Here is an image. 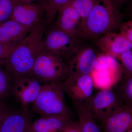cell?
<instances>
[{
  "instance_id": "1",
  "label": "cell",
  "mask_w": 132,
  "mask_h": 132,
  "mask_svg": "<svg viewBox=\"0 0 132 132\" xmlns=\"http://www.w3.org/2000/svg\"><path fill=\"white\" fill-rule=\"evenodd\" d=\"M46 29L43 22L35 28L16 46L2 65L12 77L30 75L42 50Z\"/></svg>"
},
{
  "instance_id": "2",
  "label": "cell",
  "mask_w": 132,
  "mask_h": 132,
  "mask_svg": "<svg viewBox=\"0 0 132 132\" xmlns=\"http://www.w3.org/2000/svg\"><path fill=\"white\" fill-rule=\"evenodd\" d=\"M122 15L113 0H96L82 26L81 38L97 39L121 25Z\"/></svg>"
},
{
  "instance_id": "3",
  "label": "cell",
  "mask_w": 132,
  "mask_h": 132,
  "mask_svg": "<svg viewBox=\"0 0 132 132\" xmlns=\"http://www.w3.org/2000/svg\"><path fill=\"white\" fill-rule=\"evenodd\" d=\"M63 82L42 85L37 98L32 105V111L40 116L54 115L71 116L65 99Z\"/></svg>"
},
{
  "instance_id": "4",
  "label": "cell",
  "mask_w": 132,
  "mask_h": 132,
  "mask_svg": "<svg viewBox=\"0 0 132 132\" xmlns=\"http://www.w3.org/2000/svg\"><path fill=\"white\" fill-rule=\"evenodd\" d=\"M69 75L68 65L66 61L42 49L29 76L43 85L64 82Z\"/></svg>"
},
{
  "instance_id": "5",
  "label": "cell",
  "mask_w": 132,
  "mask_h": 132,
  "mask_svg": "<svg viewBox=\"0 0 132 132\" xmlns=\"http://www.w3.org/2000/svg\"><path fill=\"white\" fill-rule=\"evenodd\" d=\"M79 41L52 24L45 30L42 40V50L67 61L80 47Z\"/></svg>"
},
{
  "instance_id": "6",
  "label": "cell",
  "mask_w": 132,
  "mask_h": 132,
  "mask_svg": "<svg viewBox=\"0 0 132 132\" xmlns=\"http://www.w3.org/2000/svg\"><path fill=\"white\" fill-rule=\"evenodd\" d=\"M123 104L116 91L105 88L93 95L88 105L95 119L101 121Z\"/></svg>"
},
{
  "instance_id": "7",
  "label": "cell",
  "mask_w": 132,
  "mask_h": 132,
  "mask_svg": "<svg viewBox=\"0 0 132 132\" xmlns=\"http://www.w3.org/2000/svg\"><path fill=\"white\" fill-rule=\"evenodd\" d=\"M65 93L74 106L88 104L93 95L94 82L92 75L69 76L63 82Z\"/></svg>"
},
{
  "instance_id": "8",
  "label": "cell",
  "mask_w": 132,
  "mask_h": 132,
  "mask_svg": "<svg viewBox=\"0 0 132 132\" xmlns=\"http://www.w3.org/2000/svg\"><path fill=\"white\" fill-rule=\"evenodd\" d=\"M45 12L43 0L37 3H16L10 19L23 26L34 28L43 22Z\"/></svg>"
},
{
  "instance_id": "9",
  "label": "cell",
  "mask_w": 132,
  "mask_h": 132,
  "mask_svg": "<svg viewBox=\"0 0 132 132\" xmlns=\"http://www.w3.org/2000/svg\"><path fill=\"white\" fill-rule=\"evenodd\" d=\"M42 84L30 76L12 77V93L22 108L28 109L37 98Z\"/></svg>"
},
{
  "instance_id": "10",
  "label": "cell",
  "mask_w": 132,
  "mask_h": 132,
  "mask_svg": "<svg viewBox=\"0 0 132 132\" xmlns=\"http://www.w3.org/2000/svg\"><path fill=\"white\" fill-rule=\"evenodd\" d=\"M71 1L59 9L56 20L52 24L73 38L79 40L81 38L82 20Z\"/></svg>"
},
{
  "instance_id": "11",
  "label": "cell",
  "mask_w": 132,
  "mask_h": 132,
  "mask_svg": "<svg viewBox=\"0 0 132 132\" xmlns=\"http://www.w3.org/2000/svg\"><path fill=\"white\" fill-rule=\"evenodd\" d=\"M98 57L97 53L92 48L79 47L67 62L69 76L92 75L95 68Z\"/></svg>"
},
{
  "instance_id": "12",
  "label": "cell",
  "mask_w": 132,
  "mask_h": 132,
  "mask_svg": "<svg viewBox=\"0 0 132 132\" xmlns=\"http://www.w3.org/2000/svg\"><path fill=\"white\" fill-rule=\"evenodd\" d=\"M96 45L105 54L115 59L132 50V43L120 33L111 32L96 39Z\"/></svg>"
},
{
  "instance_id": "13",
  "label": "cell",
  "mask_w": 132,
  "mask_h": 132,
  "mask_svg": "<svg viewBox=\"0 0 132 132\" xmlns=\"http://www.w3.org/2000/svg\"><path fill=\"white\" fill-rule=\"evenodd\" d=\"M105 132H127L132 129V105L123 104L101 121Z\"/></svg>"
},
{
  "instance_id": "14",
  "label": "cell",
  "mask_w": 132,
  "mask_h": 132,
  "mask_svg": "<svg viewBox=\"0 0 132 132\" xmlns=\"http://www.w3.org/2000/svg\"><path fill=\"white\" fill-rule=\"evenodd\" d=\"M32 123L28 109H9L0 123V132H26Z\"/></svg>"
},
{
  "instance_id": "15",
  "label": "cell",
  "mask_w": 132,
  "mask_h": 132,
  "mask_svg": "<svg viewBox=\"0 0 132 132\" xmlns=\"http://www.w3.org/2000/svg\"><path fill=\"white\" fill-rule=\"evenodd\" d=\"M34 29L10 19L0 24V42L19 45Z\"/></svg>"
},
{
  "instance_id": "16",
  "label": "cell",
  "mask_w": 132,
  "mask_h": 132,
  "mask_svg": "<svg viewBox=\"0 0 132 132\" xmlns=\"http://www.w3.org/2000/svg\"><path fill=\"white\" fill-rule=\"evenodd\" d=\"M72 121L68 116H40L33 121L32 127L35 132H61Z\"/></svg>"
},
{
  "instance_id": "17",
  "label": "cell",
  "mask_w": 132,
  "mask_h": 132,
  "mask_svg": "<svg viewBox=\"0 0 132 132\" xmlns=\"http://www.w3.org/2000/svg\"><path fill=\"white\" fill-rule=\"evenodd\" d=\"M74 106L79 116L81 132H101L88 104Z\"/></svg>"
},
{
  "instance_id": "18",
  "label": "cell",
  "mask_w": 132,
  "mask_h": 132,
  "mask_svg": "<svg viewBox=\"0 0 132 132\" xmlns=\"http://www.w3.org/2000/svg\"><path fill=\"white\" fill-rule=\"evenodd\" d=\"M45 4V14L43 24L46 28L53 22L59 9L71 0H43Z\"/></svg>"
},
{
  "instance_id": "19",
  "label": "cell",
  "mask_w": 132,
  "mask_h": 132,
  "mask_svg": "<svg viewBox=\"0 0 132 132\" xmlns=\"http://www.w3.org/2000/svg\"><path fill=\"white\" fill-rule=\"evenodd\" d=\"M12 93V77L0 66V102Z\"/></svg>"
},
{
  "instance_id": "20",
  "label": "cell",
  "mask_w": 132,
  "mask_h": 132,
  "mask_svg": "<svg viewBox=\"0 0 132 132\" xmlns=\"http://www.w3.org/2000/svg\"><path fill=\"white\" fill-rule=\"evenodd\" d=\"M96 1V0H71L72 6L82 19V25L93 9Z\"/></svg>"
},
{
  "instance_id": "21",
  "label": "cell",
  "mask_w": 132,
  "mask_h": 132,
  "mask_svg": "<svg viewBox=\"0 0 132 132\" xmlns=\"http://www.w3.org/2000/svg\"><path fill=\"white\" fill-rule=\"evenodd\" d=\"M116 92L123 104L132 105V76L126 77V80L121 87L120 91Z\"/></svg>"
},
{
  "instance_id": "22",
  "label": "cell",
  "mask_w": 132,
  "mask_h": 132,
  "mask_svg": "<svg viewBox=\"0 0 132 132\" xmlns=\"http://www.w3.org/2000/svg\"><path fill=\"white\" fill-rule=\"evenodd\" d=\"M15 0H0V24L11 19Z\"/></svg>"
},
{
  "instance_id": "23",
  "label": "cell",
  "mask_w": 132,
  "mask_h": 132,
  "mask_svg": "<svg viewBox=\"0 0 132 132\" xmlns=\"http://www.w3.org/2000/svg\"><path fill=\"white\" fill-rule=\"evenodd\" d=\"M118 59L120 61L122 71L126 76H132V50L123 53Z\"/></svg>"
},
{
  "instance_id": "24",
  "label": "cell",
  "mask_w": 132,
  "mask_h": 132,
  "mask_svg": "<svg viewBox=\"0 0 132 132\" xmlns=\"http://www.w3.org/2000/svg\"><path fill=\"white\" fill-rule=\"evenodd\" d=\"M18 45L0 42V66H2L4 64L10 55Z\"/></svg>"
},
{
  "instance_id": "25",
  "label": "cell",
  "mask_w": 132,
  "mask_h": 132,
  "mask_svg": "<svg viewBox=\"0 0 132 132\" xmlns=\"http://www.w3.org/2000/svg\"><path fill=\"white\" fill-rule=\"evenodd\" d=\"M120 33L132 43V19L121 24L120 26Z\"/></svg>"
},
{
  "instance_id": "26",
  "label": "cell",
  "mask_w": 132,
  "mask_h": 132,
  "mask_svg": "<svg viewBox=\"0 0 132 132\" xmlns=\"http://www.w3.org/2000/svg\"><path fill=\"white\" fill-rule=\"evenodd\" d=\"M61 132H81L79 121L72 120L65 127Z\"/></svg>"
},
{
  "instance_id": "27",
  "label": "cell",
  "mask_w": 132,
  "mask_h": 132,
  "mask_svg": "<svg viewBox=\"0 0 132 132\" xmlns=\"http://www.w3.org/2000/svg\"><path fill=\"white\" fill-rule=\"evenodd\" d=\"M9 110V109L4 102H0V123Z\"/></svg>"
},
{
  "instance_id": "28",
  "label": "cell",
  "mask_w": 132,
  "mask_h": 132,
  "mask_svg": "<svg viewBox=\"0 0 132 132\" xmlns=\"http://www.w3.org/2000/svg\"><path fill=\"white\" fill-rule=\"evenodd\" d=\"M15 1L16 3H29L34 2H35L39 1V0H15Z\"/></svg>"
},
{
  "instance_id": "29",
  "label": "cell",
  "mask_w": 132,
  "mask_h": 132,
  "mask_svg": "<svg viewBox=\"0 0 132 132\" xmlns=\"http://www.w3.org/2000/svg\"><path fill=\"white\" fill-rule=\"evenodd\" d=\"M26 132H35L34 131V130H33L32 128V125H31V126L29 127V128L28 130H27V131Z\"/></svg>"
},
{
  "instance_id": "30",
  "label": "cell",
  "mask_w": 132,
  "mask_h": 132,
  "mask_svg": "<svg viewBox=\"0 0 132 132\" xmlns=\"http://www.w3.org/2000/svg\"><path fill=\"white\" fill-rule=\"evenodd\" d=\"M118 1L119 2H122L124 1L125 0H118Z\"/></svg>"
},
{
  "instance_id": "31",
  "label": "cell",
  "mask_w": 132,
  "mask_h": 132,
  "mask_svg": "<svg viewBox=\"0 0 132 132\" xmlns=\"http://www.w3.org/2000/svg\"><path fill=\"white\" fill-rule=\"evenodd\" d=\"M127 132H132V129L131 130H130V131H128Z\"/></svg>"
},
{
  "instance_id": "32",
  "label": "cell",
  "mask_w": 132,
  "mask_h": 132,
  "mask_svg": "<svg viewBox=\"0 0 132 132\" xmlns=\"http://www.w3.org/2000/svg\"><path fill=\"white\" fill-rule=\"evenodd\" d=\"M131 12H132V8H131Z\"/></svg>"
}]
</instances>
